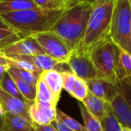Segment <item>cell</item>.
<instances>
[{"label": "cell", "instance_id": "1", "mask_svg": "<svg viewBox=\"0 0 131 131\" xmlns=\"http://www.w3.org/2000/svg\"><path fill=\"white\" fill-rule=\"evenodd\" d=\"M91 8V3H77L64 12L51 29L64 41L71 53L79 47L84 39Z\"/></svg>", "mask_w": 131, "mask_h": 131}, {"label": "cell", "instance_id": "2", "mask_svg": "<svg viewBox=\"0 0 131 131\" xmlns=\"http://www.w3.org/2000/svg\"><path fill=\"white\" fill-rule=\"evenodd\" d=\"M64 12L50 11L39 7L0 15L12 29L24 37L51 31Z\"/></svg>", "mask_w": 131, "mask_h": 131}, {"label": "cell", "instance_id": "3", "mask_svg": "<svg viewBox=\"0 0 131 131\" xmlns=\"http://www.w3.org/2000/svg\"><path fill=\"white\" fill-rule=\"evenodd\" d=\"M115 0H96L92 8L84 39L75 51L90 53L100 41L109 36Z\"/></svg>", "mask_w": 131, "mask_h": 131}, {"label": "cell", "instance_id": "4", "mask_svg": "<svg viewBox=\"0 0 131 131\" xmlns=\"http://www.w3.org/2000/svg\"><path fill=\"white\" fill-rule=\"evenodd\" d=\"M119 53L120 48L109 36L92 48L90 56L97 71V77L117 82Z\"/></svg>", "mask_w": 131, "mask_h": 131}, {"label": "cell", "instance_id": "5", "mask_svg": "<svg viewBox=\"0 0 131 131\" xmlns=\"http://www.w3.org/2000/svg\"><path fill=\"white\" fill-rule=\"evenodd\" d=\"M130 0H115L109 37L122 50L131 54Z\"/></svg>", "mask_w": 131, "mask_h": 131}, {"label": "cell", "instance_id": "6", "mask_svg": "<svg viewBox=\"0 0 131 131\" xmlns=\"http://www.w3.org/2000/svg\"><path fill=\"white\" fill-rule=\"evenodd\" d=\"M37 40L45 54L58 62H67L71 53L64 41L51 31L31 35Z\"/></svg>", "mask_w": 131, "mask_h": 131}, {"label": "cell", "instance_id": "7", "mask_svg": "<svg viewBox=\"0 0 131 131\" xmlns=\"http://www.w3.org/2000/svg\"><path fill=\"white\" fill-rule=\"evenodd\" d=\"M66 63L78 78L87 81L97 77V71L88 53L74 51L71 53Z\"/></svg>", "mask_w": 131, "mask_h": 131}, {"label": "cell", "instance_id": "8", "mask_svg": "<svg viewBox=\"0 0 131 131\" xmlns=\"http://www.w3.org/2000/svg\"><path fill=\"white\" fill-rule=\"evenodd\" d=\"M89 92L94 96L111 103V101L120 93L117 82L107 79L95 77L86 81Z\"/></svg>", "mask_w": 131, "mask_h": 131}, {"label": "cell", "instance_id": "9", "mask_svg": "<svg viewBox=\"0 0 131 131\" xmlns=\"http://www.w3.org/2000/svg\"><path fill=\"white\" fill-rule=\"evenodd\" d=\"M0 53L5 56L45 54L43 49L33 36H26L18 42L2 48Z\"/></svg>", "mask_w": 131, "mask_h": 131}, {"label": "cell", "instance_id": "10", "mask_svg": "<svg viewBox=\"0 0 131 131\" xmlns=\"http://www.w3.org/2000/svg\"><path fill=\"white\" fill-rule=\"evenodd\" d=\"M29 116L32 124L50 125L56 119L57 107L48 103L34 102L29 106Z\"/></svg>", "mask_w": 131, "mask_h": 131}, {"label": "cell", "instance_id": "11", "mask_svg": "<svg viewBox=\"0 0 131 131\" xmlns=\"http://www.w3.org/2000/svg\"><path fill=\"white\" fill-rule=\"evenodd\" d=\"M30 104L31 103L22 101L8 94L0 88V107L3 110L4 113L20 116L31 122L29 116Z\"/></svg>", "mask_w": 131, "mask_h": 131}, {"label": "cell", "instance_id": "12", "mask_svg": "<svg viewBox=\"0 0 131 131\" xmlns=\"http://www.w3.org/2000/svg\"><path fill=\"white\" fill-rule=\"evenodd\" d=\"M110 105L112 113L121 126L131 130V107L124 97L121 93L117 94Z\"/></svg>", "mask_w": 131, "mask_h": 131}, {"label": "cell", "instance_id": "13", "mask_svg": "<svg viewBox=\"0 0 131 131\" xmlns=\"http://www.w3.org/2000/svg\"><path fill=\"white\" fill-rule=\"evenodd\" d=\"M13 60H25L35 66L41 71L54 69L60 63L46 54L39 55H11L5 56Z\"/></svg>", "mask_w": 131, "mask_h": 131}, {"label": "cell", "instance_id": "14", "mask_svg": "<svg viewBox=\"0 0 131 131\" xmlns=\"http://www.w3.org/2000/svg\"><path fill=\"white\" fill-rule=\"evenodd\" d=\"M81 103L88 112L100 121H101L111 111L110 103L94 96L90 92Z\"/></svg>", "mask_w": 131, "mask_h": 131}, {"label": "cell", "instance_id": "15", "mask_svg": "<svg viewBox=\"0 0 131 131\" xmlns=\"http://www.w3.org/2000/svg\"><path fill=\"white\" fill-rule=\"evenodd\" d=\"M40 78L50 89L55 99L59 101L61 90L63 89V80L61 73L54 69L45 70L42 71L40 75Z\"/></svg>", "mask_w": 131, "mask_h": 131}, {"label": "cell", "instance_id": "16", "mask_svg": "<svg viewBox=\"0 0 131 131\" xmlns=\"http://www.w3.org/2000/svg\"><path fill=\"white\" fill-rule=\"evenodd\" d=\"M2 131H35L31 122L22 117L8 113L4 114Z\"/></svg>", "mask_w": 131, "mask_h": 131}, {"label": "cell", "instance_id": "17", "mask_svg": "<svg viewBox=\"0 0 131 131\" xmlns=\"http://www.w3.org/2000/svg\"><path fill=\"white\" fill-rule=\"evenodd\" d=\"M33 0H2L0 1V15L15 12L37 8Z\"/></svg>", "mask_w": 131, "mask_h": 131}, {"label": "cell", "instance_id": "18", "mask_svg": "<svg viewBox=\"0 0 131 131\" xmlns=\"http://www.w3.org/2000/svg\"><path fill=\"white\" fill-rule=\"evenodd\" d=\"M38 7L50 10L65 12L78 3V0H33Z\"/></svg>", "mask_w": 131, "mask_h": 131}, {"label": "cell", "instance_id": "19", "mask_svg": "<svg viewBox=\"0 0 131 131\" xmlns=\"http://www.w3.org/2000/svg\"><path fill=\"white\" fill-rule=\"evenodd\" d=\"M35 102L48 103L55 107H57L58 102L45 83L40 78V76L36 84V97Z\"/></svg>", "mask_w": 131, "mask_h": 131}, {"label": "cell", "instance_id": "20", "mask_svg": "<svg viewBox=\"0 0 131 131\" xmlns=\"http://www.w3.org/2000/svg\"><path fill=\"white\" fill-rule=\"evenodd\" d=\"M10 76L15 82L18 90L21 93V94L23 96V97L28 102V103H34L35 101L36 97V87L33 86L28 83L21 80L16 76L13 74H10Z\"/></svg>", "mask_w": 131, "mask_h": 131}, {"label": "cell", "instance_id": "21", "mask_svg": "<svg viewBox=\"0 0 131 131\" xmlns=\"http://www.w3.org/2000/svg\"><path fill=\"white\" fill-rule=\"evenodd\" d=\"M80 112L81 114V117L84 120V127H86L88 131H103V128L101 126V121L91 115L88 110L85 108L84 104L81 102L78 103Z\"/></svg>", "mask_w": 131, "mask_h": 131}, {"label": "cell", "instance_id": "22", "mask_svg": "<svg viewBox=\"0 0 131 131\" xmlns=\"http://www.w3.org/2000/svg\"><path fill=\"white\" fill-rule=\"evenodd\" d=\"M131 77V54L120 49L118 59V80Z\"/></svg>", "mask_w": 131, "mask_h": 131}, {"label": "cell", "instance_id": "23", "mask_svg": "<svg viewBox=\"0 0 131 131\" xmlns=\"http://www.w3.org/2000/svg\"><path fill=\"white\" fill-rule=\"evenodd\" d=\"M6 72L8 73L16 76L21 80L35 87H36L38 80L39 79V76L41 75V74H38L33 72H30L28 70H24V69H21L12 67V66H8L6 69Z\"/></svg>", "mask_w": 131, "mask_h": 131}, {"label": "cell", "instance_id": "24", "mask_svg": "<svg viewBox=\"0 0 131 131\" xmlns=\"http://www.w3.org/2000/svg\"><path fill=\"white\" fill-rule=\"evenodd\" d=\"M0 88L3 91H5V93H7L8 94H9V95H11V96H12L14 97H16V98L22 100V101L28 102L23 97V96L21 94V93L18 90L15 82L13 81V80L12 79L10 75L7 72H5L4 73V75H3V77H2V82H1Z\"/></svg>", "mask_w": 131, "mask_h": 131}, {"label": "cell", "instance_id": "25", "mask_svg": "<svg viewBox=\"0 0 131 131\" xmlns=\"http://www.w3.org/2000/svg\"><path fill=\"white\" fill-rule=\"evenodd\" d=\"M25 38L21 34L15 32L12 28H2L0 29V47L1 49L11 45L20 39Z\"/></svg>", "mask_w": 131, "mask_h": 131}, {"label": "cell", "instance_id": "26", "mask_svg": "<svg viewBox=\"0 0 131 131\" xmlns=\"http://www.w3.org/2000/svg\"><path fill=\"white\" fill-rule=\"evenodd\" d=\"M56 118L59 120L61 123H63L67 127L74 131H88L86 127L80 124L78 121L71 117L68 114L64 113L60 109L57 107V116Z\"/></svg>", "mask_w": 131, "mask_h": 131}, {"label": "cell", "instance_id": "27", "mask_svg": "<svg viewBox=\"0 0 131 131\" xmlns=\"http://www.w3.org/2000/svg\"><path fill=\"white\" fill-rule=\"evenodd\" d=\"M88 93L89 90L86 81L82 79L77 78L71 96L78 100L79 102H82L86 98Z\"/></svg>", "mask_w": 131, "mask_h": 131}, {"label": "cell", "instance_id": "28", "mask_svg": "<svg viewBox=\"0 0 131 131\" xmlns=\"http://www.w3.org/2000/svg\"><path fill=\"white\" fill-rule=\"evenodd\" d=\"M103 131H121L123 127L118 122L112 110L101 121Z\"/></svg>", "mask_w": 131, "mask_h": 131}, {"label": "cell", "instance_id": "29", "mask_svg": "<svg viewBox=\"0 0 131 131\" xmlns=\"http://www.w3.org/2000/svg\"><path fill=\"white\" fill-rule=\"evenodd\" d=\"M117 84L120 89V93L131 107V77L118 80Z\"/></svg>", "mask_w": 131, "mask_h": 131}, {"label": "cell", "instance_id": "30", "mask_svg": "<svg viewBox=\"0 0 131 131\" xmlns=\"http://www.w3.org/2000/svg\"><path fill=\"white\" fill-rule=\"evenodd\" d=\"M8 66L15 67V68H18L21 69H24V70H28V71L33 72V73H35L38 74H41L42 73V71L41 69H39L38 68H37L35 66L30 63L29 62H27L25 60L10 59V64Z\"/></svg>", "mask_w": 131, "mask_h": 131}, {"label": "cell", "instance_id": "31", "mask_svg": "<svg viewBox=\"0 0 131 131\" xmlns=\"http://www.w3.org/2000/svg\"><path fill=\"white\" fill-rule=\"evenodd\" d=\"M61 73L62 75L63 80V89L71 95L78 77L71 71H66Z\"/></svg>", "mask_w": 131, "mask_h": 131}, {"label": "cell", "instance_id": "32", "mask_svg": "<svg viewBox=\"0 0 131 131\" xmlns=\"http://www.w3.org/2000/svg\"><path fill=\"white\" fill-rule=\"evenodd\" d=\"M51 125L57 130L58 131H74L71 129H69L68 127H67L63 123H61L59 120H58L57 118L55 119V120H54L51 124Z\"/></svg>", "mask_w": 131, "mask_h": 131}, {"label": "cell", "instance_id": "33", "mask_svg": "<svg viewBox=\"0 0 131 131\" xmlns=\"http://www.w3.org/2000/svg\"><path fill=\"white\" fill-rule=\"evenodd\" d=\"M35 131H58L51 124L50 125H38L32 124Z\"/></svg>", "mask_w": 131, "mask_h": 131}, {"label": "cell", "instance_id": "34", "mask_svg": "<svg viewBox=\"0 0 131 131\" xmlns=\"http://www.w3.org/2000/svg\"><path fill=\"white\" fill-rule=\"evenodd\" d=\"M10 64V59L5 55L0 53V66H8Z\"/></svg>", "mask_w": 131, "mask_h": 131}, {"label": "cell", "instance_id": "35", "mask_svg": "<svg viewBox=\"0 0 131 131\" xmlns=\"http://www.w3.org/2000/svg\"><path fill=\"white\" fill-rule=\"evenodd\" d=\"M4 111L0 107V131H2L3 129V124H4Z\"/></svg>", "mask_w": 131, "mask_h": 131}, {"label": "cell", "instance_id": "36", "mask_svg": "<svg viewBox=\"0 0 131 131\" xmlns=\"http://www.w3.org/2000/svg\"><path fill=\"white\" fill-rule=\"evenodd\" d=\"M96 0H78V2H88V3H94Z\"/></svg>", "mask_w": 131, "mask_h": 131}, {"label": "cell", "instance_id": "37", "mask_svg": "<svg viewBox=\"0 0 131 131\" xmlns=\"http://www.w3.org/2000/svg\"><path fill=\"white\" fill-rule=\"evenodd\" d=\"M121 131H131L130 129H127V128H124V127H123V129H122V130Z\"/></svg>", "mask_w": 131, "mask_h": 131}, {"label": "cell", "instance_id": "38", "mask_svg": "<svg viewBox=\"0 0 131 131\" xmlns=\"http://www.w3.org/2000/svg\"><path fill=\"white\" fill-rule=\"evenodd\" d=\"M3 75H4V73H3V74H1V75H0V86H1V82H2V80Z\"/></svg>", "mask_w": 131, "mask_h": 131}, {"label": "cell", "instance_id": "39", "mask_svg": "<svg viewBox=\"0 0 131 131\" xmlns=\"http://www.w3.org/2000/svg\"><path fill=\"white\" fill-rule=\"evenodd\" d=\"M130 5H131V0H130Z\"/></svg>", "mask_w": 131, "mask_h": 131}, {"label": "cell", "instance_id": "40", "mask_svg": "<svg viewBox=\"0 0 131 131\" xmlns=\"http://www.w3.org/2000/svg\"><path fill=\"white\" fill-rule=\"evenodd\" d=\"M0 49H1V47H0Z\"/></svg>", "mask_w": 131, "mask_h": 131}, {"label": "cell", "instance_id": "41", "mask_svg": "<svg viewBox=\"0 0 131 131\" xmlns=\"http://www.w3.org/2000/svg\"><path fill=\"white\" fill-rule=\"evenodd\" d=\"M0 1H2V0H0Z\"/></svg>", "mask_w": 131, "mask_h": 131}]
</instances>
